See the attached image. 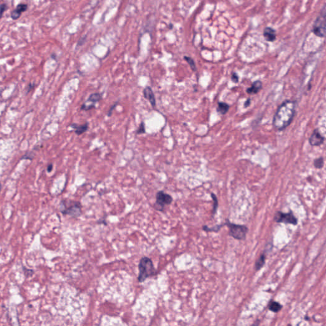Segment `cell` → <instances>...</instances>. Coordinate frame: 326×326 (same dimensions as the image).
<instances>
[{"mask_svg": "<svg viewBox=\"0 0 326 326\" xmlns=\"http://www.w3.org/2000/svg\"><path fill=\"white\" fill-rule=\"evenodd\" d=\"M224 225L228 228L229 235L233 238L238 240H243L246 238L248 231V228L246 226L231 223L228 220Z\"/></svg>", "mask_w": 326, "mask_h": 326, "instance_id": "4", "label": "cell"}, {"mask_svg": "<svg viewBox=\"0 0 326 326\" xmlns=\"http://www.w3.org/2000/svg\"><path fill=\"white\" fill-rule=\"evenodd\" d=\"M98 224H105L106 226L107 225V224L106 223V220H99L98 222Z\"/></svg>", "mask_w": 326, "mask_h": 326, "instance_id": "29", "label": "cell"}, {"mask_svg": "<svg viewBox=\"0 0 326 326\" xmlns=\"http://www.w3.org/2000/svg\"><path fill=\"white\" fill-rule=\"evenodd\" d=\"M102 99V95L99 93H92L89 98L85 101L81 106V110L84 111L90 110L92 108H95L96 104Z\"/></svg>", "mask_w": 326, "mask_h": 326, "instance_id": "8", "label": "cell"}, {"mask_svg": "<svg viewBox=\"0 0 326 326\" xmlns=\"http://www.w3.org/2000/svg\"><path fill=\"white\" fill-rule=\"evenodd\" d=\"M118 104H119V102H116V103H115L114 105H112V106L110 107V110H109V111H108V117H110V116H111V115H112V112H113V110L115 109V107L117 106V105H118Z\"/></svg>", "mask_w": 326, "mask_h": 326, "instance_id": "26", "label": "cell"}, {"mask_svg": "<svg viewBox=\"0 0 326 326\" xmlns=\"http://www.w3.org/2000/svg\"><path fill=\"white\" fill-rule=\"evenodd\" d=\"M184 59L186 61H187V63L190 66L193 72H196V66L195 62H194V61L193 60V59L192 57H189V56H184Z\"/></svg>", "mask_w": 326, "mask_h": 326, "instance_id": "21", "label": "cell"}, {"mask_svg": "<svg viewBox=\"0 0 326 326\" xmlns=\"http://www.w3.org/2000/svg\"><path fill=\"white\" fill-rule=\"evenodd\" d=\"M266 258V255L265 253H262L260 255V257L257 260V261H256L255 265V269L256 271L260 270L264 266V265H265Z\"/></svg>", "mask_w": 326, "mask_h": 326, "instance_id": "16", "label": "cell"}, {"mask_svg": "<svg viewBox=\"0 0 326 326\" xmlns=\"http://www.w3.org/2000/svg\"><path fill=\"white\" fill-rule=\"evenodd\" d=\"M251 104V99L249 98L246 99V102L244 103V108H248Z\"/></svg>", "mask_w": 326, "mask_h": 326, "instance_id": "27", "label": "cell"}, {"mask_svg": "<svg viewBox=\"0 0 326 326\" xmlns=\"http://www.w3.org/2000/svg\"><path fill=\"white\" fill-rule=\"evenodd\" d=\"M173 200L172 196L169 194L163 191H159L156 193L154 208L157 211L163 212L165 209L166 206L172 203Z\"/></svg>", "mask_w": 326, "mask_h": 326, "instance_id": "6", "label": "cell"}, {"mask_svg": "<svg viewBox=\"0 0 326 326\" xmlns=\"http://www.w3.org/2000/svg\"><path fill=\"white\" fill-rule=\"evenodd\" d=\"M324 165V159L322 157H320L314 160L313 165L317 169H321L323 168Z\"/></svg>", "mask_w": 326, "mask_h": 326, "instance_id": "20", "label": "cell"}, {"mask_svg": "<svg viewBox=\"0 0 326 326\" xmlns=\"http://www.w3.org/2000/svg\"><path fill=\"white\" fill-rule=\"evenodd\" d=\"M274 221L277 223L292 224L294 226L298 224V219L291 211L289 213H283L280 211L276 212L274 216Z\"/></svg>", "mask_w": 326, "mask_h": 326, "instance_id": "7", "label": "cell"}, {"mask_svg": "<svg viewBox=\"0 0 326 326\" xmlns=\"http://www.w3.org/2000/svg\"><path fill=\"white\" fill-rule=\"evenodd\" d=\"M7 9H8V6L6 4L0 5V19L2 18L3 13Z\"/></svg>", "mask_w": 326, "mask_h": 326, "instance_id": "24", "label": "cell"}, {"mask_svg": "<svg viewBox=\"0 0 326 326\" xmlns=\"http://www.w3.org/2000/svg\"><path fill=\"white\" fill-rule=\"evenodd\" d=\"M259 323H260V321L259 320H257L256 322H255L251 326H259Z\"/></svg>", "mask_w": 326, "mask_h": 326, "instance_id": "30", "label": "cell"}, {"mask_svg": "<svg viewBox=\"0 0 326 326\" xmlns=\"http://www.w3.org/2000/svg\"><path fill=\"white\" fill-rule=\"evenodd\" d=\"M82 206L79 201L69 199L62 200L59 205V210L62 214L75 218L79 217L82 215Z\"/></svg>", "mask_w": 326, "mask_h": 326, "instance_id": "2", "label": "cell"}, {"mask_svg": "<svg viewBox=\"0 0 326 326\" xmlns=\"http://www.w3.org/2000/svg\"><path fill=\"white\" fill-rule=\"evenodd\" d=\"M28 10V5L26 4H19L16 9L13 10L11 13V17L13 20H17L20 17L21 14Z\"/></svg>", "mask_w": 326, "mask_h": 326, "instance_id": "11", "label": "cell"}, {"mask_svg": "<svg viewBox=\"0 0 326 326\" xmlns=\"http://www.w3.org/2000/svg\"><path fill=\"white\" fill-rule=\"evenodd\" d=\"M52 169H53V165L52 164H49V166H47V168H46V170H47V172L49 173H50V172H52Z\"/></svg>", "mask_w": 326, "mask_h": 326, "instance_id": "28", "label": "cell"}, {"mask_svg": "<svg viewBox=\"0 0 326 326\" xmlns=\"http://www.w3.org/2000/svg\"><path fill=\"white\" fill-rule=\"evenodd\" d=\"M324 137L320 134L319 129H315L309 138V143L313 146H318L324 143Z\"/></svg>", "mask_w": 326, "mask_h": 326, "instance_id": "9", "label": "cell"}, {"mask_svg": "<svg viewBox=\"0 0 326 326\" xmlns=\"http://www.w3.org/2000/svg\"><path fill=\"white\" fill-rule=\"evenodd\" d=\"M138 269L139 275L138 279L139 282H143L146 279L155 275L156 272L151 259L145 256L139 261Z\"/></svg>", "mask_w": 326, "mask_h": 326, "instance_id": "3", "label": "cell"}, {"mask_svg": "<svg viewBox=\"0 0 326 326\" xmlns=\"http://www.w3.org/2000/svg\"><path fill=\"white\" fill-rule=\"evenodd\" d=\"M326 17V5H324L320 11V13L314 22L312 32L320 38H324L325 36V19Z\"/></svg>", "mask_w": 326, "mask_h": 326, "instance_id": "5", "label": "cell"}, {"mask_svg": "<svg viewBox=\"0 0 326 326\" xmlns=\"http://www.w3.org/2000/svg\"><path fill=\"white\" fill-rule=\"evenodd\" d=\"M70 127L75 130V133L77 135H81L85 132H86L89 128V123H85L82 125H79L77 124H72L70 125Z\"/></svg>", "mask_w": 326, "mask_h": 326, "instance_id": "14", "label": "cell"}, {"mask_svg": "<svg viewBox=\"0 0 326 326\" xmlns=\"http://www.w3.org/2000/svg\"><path fill=\"white\" fill-rule=\"evenodd\" d=\"M35 157V154L33 152H27L24 156H23L21 159H29L32 160Z\"/></svg>", "mask_w": 326, "mask_h": 326, "instance_id": "23", "label": "cell"}, {"mask_svg": "<svg viewBox=\"0 0 326 326\" xmlns=\"http://www.w3.org/2000/svg\"><path fill=\"white\" fill-rule=\"evenodd\" d=\"M136 135H142L145 133V124L143 122H142L140 124H139V128L136 131Z\"/></svg>", "mask_w": 326, "mask_h": 326, "instance_id": "22", "label": "cell"}, {"mask_svg": "<svg viewBox=\"0 0 326 326\" xmlns=\"http://www.w3.org/2000/svg\"><path fill=\"white\" fill-rule=\"evenodd\" d=\"M296 114V102L287 99L278 106L273 119V127L278 131H283L292 122Z\"/></svg>", "mask_w": 326, "mask_h": 326, "instance_id": "1", "label": "cell"}, {"mask_svg": "<svg viewBox=\"0 0 326 326\" xmlns=\"http://www.w3.org/2000/svg\"><path fill=\"white\" fill-rule=\"evenodd\" d=\"M262 82L261 80L255 81L251 85L250 87H248L246 92L248 94H256L262 89Z\"/></svg>", "mask_w": 326, "mask_h": 326, "instance_id": "13", "label": "cell"}, {"mask_svg": "<svg viewBox=\"0 0 326 326\" xmlns=\"http://www.w3.org/2000/svg\"><path fill=\"white\" fill-rule=\"evenodd\" d=\"M231 80L233 82H235V83H238L239 82V76H238L237 73L234 72L232 74Z\"/></svg>", "mask_w": 326, "mask_h": 326, "instance_id": "25", "label": "cell"}, {"mask_svg": "<svg viewBox=\"0 0 326 326\" xmlns=\"http://www.w3.org/2000/svg\"><path fill=\"white\" fill-rule=\"evenodd\" d=\"M211 197H212V200H213V209H212V217H213V216H214V215H215V213H217V209H218L219 202H218V199H217V198L216 195L214 193H211Z\"/></svg>", "mask_w": 326, "mask_h": 326, "instance_id": "18", "label": "cell"}, {"mask_svg": "<svg viewBox=\"0 0 326 326\" xmlns=\"http://www.w3.org/2000/svg\"><path fill=\"white\" fill-rule=\"evenodd\" d=\"M1 190H2V184L1 183H0V191H1Z\"/></svg>", "mask_w": 326, "mask_h": 326, "instance_id": "31", "label": "cell"}, {"mask_svg": "<svg viewBox=\"0 0 326 326\" xmlns=\"http://www.w3.org/2000/svg\"><path fill=\"white\" fill-rule=\"evenodd\" d=\"M143 94L144 98L149 101V102L150 103V104L152 106V107L156 106V98H155L154 92H153V91H152V88L148 86V87H145L143 89Z\"/></svg>", "mask_w": 326, "mask_h": 326, "instance_id": "12", "label": "cell"}, {"mask_svg": "<svg viewBox=\"0 0 326 326\" xmlns=\"http://www.w3.org/2000/svg\"><path fill=\"white\" fill-rule=\"evenodd\" d=\"M224 226V224H221V225H217V226H213L212 228H208V226H203V229L205 231H209V232H218L223 226Z\"/></svg>", "mask_w": 326, "mask_h": 326, "instance_id": "19", "label": "cell"}, {"mask_svg": "<svg viewBox=\"0 0 326 326\" xmlns=\"http://www.w3.org/2000/svg\"><path fill=\"white\" fill-rule=\"evenodd\" d=\"M268 308L270 311L275 313H278L282 309V305L278 302L271 301L268 305Z\"/></svg>", "mask_w": 326, "mask_h": 326, "instance_id": "17", "label": "cell"}, {"mask_svg": "<svg viewBox=\"0 0 326 326\" xmlns=\"http://www.w3.org/2000/svg\"><path fill=\"white\" fill-rule=\"evenodd\" d=\"M230 106L225 102H219L217 103V111L221 115H225L228 113L229 110Z\"/></svg>", "mask_w": 326, "mask_h": 326, "instance_id": "15", "label": "cell"}, {"mask_svg": "<svg viewBox=\"0 0 326 326\" xmlns=\"http://www.w3.org/2000/svg\"><path fill=\"white\" fill-rule=\"evenodd\" d=\"M263 36L268 42H273L276 38V31L271 27H266L264 29Z\"/></svg>", "mask_w": 326, "mask_h": 326, "instance_id": "10", "label": "cell"}]
</instances>
